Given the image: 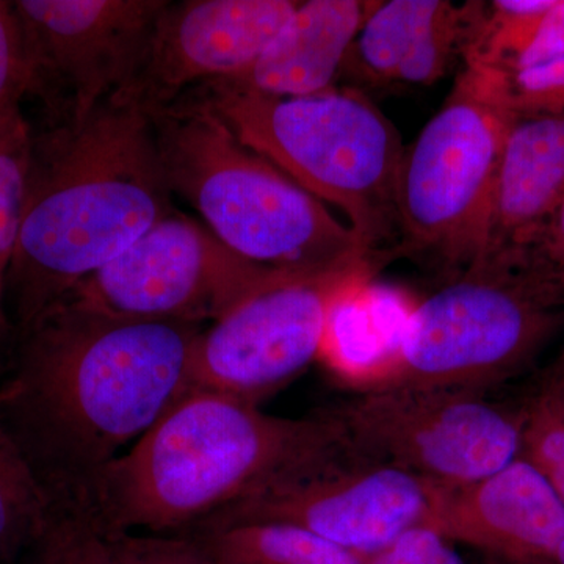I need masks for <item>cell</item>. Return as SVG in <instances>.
<instances>
[{"instance_id": "14", "label": "cell", "mask_w": 564, "mask_h": 564, "mask_svg": "<svg viewBox=\"0 0 564 564\" xmlns=\"http://www.w3.org/2000/svg\"><path fill=\"white\" fill-rule=\"evenodd\" d=\"M433 486L425 527L486 556L545 564L564 536V502L521 456L474 484Z\"/></svg>"}, {"instance_id": "32", "label": "cell", "mask_w": 564, "mask_h": 564, "mask_svg": "<svg viewBox=\"0 0 564 564\" xmlns=\"http://www.w3.org/2000/svg\"><path fill=\"white\" fill-rule=\"evenodd\" d=\"M545 564H564V536L562 538V541H560L558 545H556L551 560Z\"/></svg>"}, {"instance_id": "19", "label": "cell", "mask_w": 564, "mask_h": 564, "mask_svg": "<svg viewBox=\"0 0 564 564\" xmlns=\"http://www.w3.org/2000/svg\"><path fill=\"white\" fill-rule=\"evenodd\" d=\"M50 514V496L0 414V564L46 532Z\"/></svg>"}, {"instance_id": "31", "label": "cell", "mask_w": 564, "mask_h": 564, "mask_svg": "<svg viewBox=\"0 0 564 564\" xmlns=\"http://www.w3.org/2000/svg\"><path fill=\"white\" fill-rule=\"evenodd\" d=\"M46 564H73V563L69 562L68 556H66L65 552L62 551L61 545L55 543L54 549H52L50 558H47Z\"/></svg>"}, {"instance_id": "25", "label": "cell", "mask_w": 564, "mask_h": 564, "mask_svg": "<svg viewBox=\"0 0 564 564\" xmlns=\"http://www.w3.org/2000/svg\"><path fill=\"white\" fill-rule=\"evenodd\" d=\"M508 98L519 115L564 111V57L508 74Z\"/></svg>"}, {"instance_id": "1", "label": "cell", "mask_w": 564, "mask_h": 564, "mask_svg": "<svg viewBox=\"0 0 564 564\" xmlns=\"http://www.w3.org/2000/svg\"><path fill=\"white\" fill-rule=\"evenodd\" d=\"M150 111L109 98L32 135L9 273L21 325L62 302L172 214Z\"/></svg>"}, {"instance_id": "2", "label": "cell", "mask_w": 564, "mask_h": 564, "mask_svg": "<svg viewBox=\"0 0 564 564\" xmlns=\"http://www.w3.org/2000/svg\"><path fill=\"white\" fill-rule=\"evenodd\" d=\"M28 332L6 402L39 430L79 489L191 391L202 329L61 302Z\"/></svg>"}, {"instance_id": "23", "label": "cell", "mask_w": 564, "mask_h": 564, "mask_svg": "<svg viewBox=\"0 0 564 564\" xmlns=\"http://www.w3.org/2000/svg\"><path fill=\"white\" fill-rule=\"evenodd\" d=\"M33 95V70L13 2L0 0V117Z\"/></svg>"}, {"instance_id": "29", "label": "cell", "mask_w": 564, "mask_h": 564, "mask_svg": "<svg viewBox=\"0 0 564 564\" xmlns=\"http://www.w3.org/2000/svg\"><path fill=\"white\" fill-rule=\"evenodd\" d=\"M541 248L564 276V198L545 225L540 240Z\"/></svg>"}, {"instance_id": "24", "label": "cell", "mask_w": 564, "mask_h": 564, "mask_svg": "<svg viewBox=\"0 0 564 564\" xmlns=\"http://www.w3.org/2000/svg\"><path fill=\"white\" fill-rule=\"evenodd\" d=\"M104 538L117 564H214L193 538L143 533Z\"/></svg>"}, {"instance_id": "7", "label": "cell", "mask_w": 564, "mask_h": 564, "mask_svg": "<svg viewBox=\"0 0 564 564\" xmlns=\"http://www.w3.org/2000/svg\"><path fill=\"white\" fill-rule=\"evenodd\" d=\"M508 73L466 66L440 111L404 148L395 184L400 251L454 274L484 258L497 166L514 111Z\"/></svg>"}, {"instance_id": "12", "label": "cell", "mask_w": 564, "mask_h": 564, "mask_svg": "<svg viewBox=\"0 0 564 564\" xmlns=\"http://www.w3.org/2000/svg\"><path fill=\"white\" fill-rule=\"evenodd\" d=\"M166 0H17L33 96L80 121L129 90Z\"/></svg>"}, {"instance_id": "16", "label": "cell", "mask_w": 564, "mask_h": 564, "mask_svg": "<svg viewBox=\"0 0 564 564\" xmlns=\"http://www.w3.org/2000/svg\"><path fill=\"white\" fill-rule=\"evenodd\" d=\"M564 198V111L514 113L494 182L488 250L538 242Z\"/></svg>"}, {"instance_id": "8", "label": "cell", "mask_w": 564, "mask_h": 564, "mask_svg": "<svg viewBox=\"0 0 564 564\" xmlns=\"http://www.w3.org/2000/svg\"><path fill=\"white\" fill-rule=\"evenodd\" d=\"M432 491L417 475L352 447L337 426L328 443L270 475L203 525L281 522L369 558L425 527Z\"/></svg>"}, {"instance_id": "11", "label": "cell", "mask_w": 564, "mask_h": 564, "mask_svg": "<svg viewBox=\"0 0 564 564\" xmlns=\"http://www.w3.org/2000/svg\"><path fill=\"white\" fill-rule=\"evenodd\" d=\"M373 265L302 278L252 296L199 334L191 389L256 403L322 355L333 315Z\"/></svg>"}, {"instance_id": "13", "label": "cell", "mask_w": 564, "mask_h": 564, "mask_svg": "<svg viewBox=\"0 0 564 564\" xmlns=\"http://www.w3.org/2000/svg\"><path fill=\"white\" fill-rule=\"evenodd\" d=\"M299 6L293 0L166 2L135 79L115 98L154 113L172 106L188 88L242 73Z\"/></svg>"}, {"instance_id": "10", "label": "cell", "mask_w": 564, "mask_h": 564, "mask_svg": "<svg viewBox=\"0 0 564 564\" xmlns=\"http://www.w3.org/2000/svg\"><path fill=\"white\" fill-rule=\"evenodd\" d=\"M302 278L310 276L248 261L209 228L173 210L62 302L115 317L199 325Z\"/></svg>"}, {"instance_id": "6", "label": "cell", "mask_w": 564, "mask_h": 564, "mask_svg": "<svg viewBox=\"0 0 564 564\" xmlns=\"http://www.w3.org/2000/svg\"><path fill=\"white\" fill-rule=\"evenodd\" d=\"M181 98L206 107L248 150L344 210L375 256L399 228L395 184L404 147L393 122L361 91L336 87L274 98L206 82Z\"/></svg>"}, {"instance_id": "3", "label": "cell", "mask_w": 564, "mask_h": 564, "mask_svg": "<svg viewBox=\"0 0 564 564\" xmlns=\"http://www.w3.org/2000/svg\"><path fill=\"white\" fill-rule=\"evenodd\" d=\"M337 434L333 415L285 419L226 393L191 389L79 489L102 536L206 524Z\"/></svg>"}, {"instance_id": "5", "label": "cell", "mask_w": 564, "mask_h": 564, "mask_svg": "<svg viewBox=\"0 0 564 564\" xmlns=\"http://www.w3.org/2000/svg\"><path fill=\"white\" fill-rule=\"evenodd\" d=\"M564 325V276L540 242L488 252L415 306L367 388L491 392Z\"/></svg>"}, {"instance_id": "33", "label": "cell", "mask_w": 564, "mask_h": 564, "mask_svg": "<svg viewBox=\"0 0 564 564\" xmlns=\"http://www.w3.org/2000/svg\"><path fill=\"white\" fill-rule=\"evenodd\" d=\"M481 564H532V563L511 562V560L496 558V556L484 555V563H481Z\"/></svg>"}, {"instance_id": "21", "label": "cell", "mask_w": 564, "mask_h": 564, "mask_svg": "<svg viewBox=\"0 0 564 564\" xmlns=\"http://www.w3.org/2000/svg\"><path fill=\"white\" fill-rule=\"evenodd\" d=\"M477 2L451 6L426 29L404 58L397 84L432 85L451 68L456 54H464L469 41Z\"/></svg>"}, {"instance_id": "18", "label": "cell", "mask_w": 564, "mask_h": 564, "mask_svg": "<svg viewBox=\"0 0 564 564\" xmlns=\"http://www.w3.org/2000/svg\"><path fill=\"white\" fill-rule=\"evenodd\" d=\"M448 6L447 0L372 2L344 69L366 84H392L414 44Z\"/></svg>"}, {"instance_id": "9", "label": "cell", "mask_w": 564, "mask_h": 564, "mask_svg": "<svg viewBox=\"0 0 564 564\" xmlns=\"http://www.w3.org/2000/svg\"><path fill=\"white\" fill-rule=\"evenodd\" d=\"M329 413L352 447L441 488L499 473L524 447V410L489 392L378 386Z\"/></svg>"}, {"instance_id": "28", "label": "cell", "mask_w": 564, "mask_h": 564, "mask_svg": "<svg viewBox=\"0 0 564 564\" xmlns=\"http://www.w3.org/2000/svg\"><path fill=\"white\" fill-rule=\"evenodd\" d=\"M55 543L73 564H117L106 538L87 521L63 530Z\"/></svg>"}, {"instance_id": "15", "label": "cell", "mask_w": 564, "mask_h": 564, "mask_svg": "<svg viewBox=\"0 0 564 564\" xmlns=\"http://www.w3.org/2000/svg\"><path fill=\"white\" fill-rule=\"evenodd\" d=\"M370 7L372 2L361 0L300 2L291 20L247 69L212 82L274 98L332 91Z\"/></svg>"}, {"instance_id": "4", "label": "cell", "mask_w": 564, "mask_h": 564, "mask_svg": "<svg viewBox=\"0 0 564 564\" xmlns=\"http://www.w3.org/2000/svg\"><path fill=\"white\" fill-rule=\"evenodd\" d=\"M163 176L223 243L267 269L317 276L372 265L350 226L248 150L206 107L180 98L154 111Z\"/></svg>"}, {"instance_id": "17", "label": "cell", "mask_w": 564, "mask_h": 564, "mask_svg": "<svg viewBox=\"0 0 564 564\" xmlns=\"http://www.w3.org/2000/svg\"><path fill=\"white\" fill-rule=\"evenodd\" d=\"M193 540L214 564H366L367 560L281 522L204 527Z\"/></svg>"}, {"instance_id": "30", "label": "cell", "mask_w": 564, "mask_h": 564, "mask_svg": "<svg viewBox=\"0 0 564 564\" xmlns=\"http://www.w3.org/2000/svg\"><path fill=\"white\" fill-rule=\"evenodd\" d=\"M538 399L564 417V351L549 370Z\"/></svg>"}, {"instance_id": "20", "label": "cell", "mask_w": 564, "mask_h": 564, "mask_svg": "<svg viewBox=\"0 0 564 564\" xmlns=\"http://www.w3.org/2000/svg\"><path fill=\"white\" fill-rule=\"evenodd\" d=\"M32 135L21 107L0 117V337L9 332L7 285L20 234Z\"/></svg>"}, {"instance_id": "22", "label": "cell", "mask_w": 564, "mask_h": 564, "mask_svg": "<svg viewBox=\"0 0 564 564\" xmlns=\"http://www.w3.org/2000/svg\"><path fill=\"white\" fill-rule=\"evenodd\" d=\"M522 456L544 475L564 502V417L538 397L524 408Z\"/></svg>"}, {"instance_id": "27", "label": "cell", "mask_w": 564, "mask_h": 564, "mask_svg": "<svg viewBox=\"0 0 564 564\" xmlns=\"http://www.w3.org/2000/svg\"><path fill=\"white\" fill-rule=\"evenodd\" d=\"M564 57V0H555L525 51L516 58L508 74L519 73Z\"/></svg>"}, {"instance_id": "26", "label": "cell", "mask_w": 564, "mask_h": 564, "mask_svg": "<svg viewBox=\"0 0 564 564\" xmlns=\"http://www.w3.org/2000/svg\"><path fill=\"white\" fill-rule=\"evenodd\" d=\"M366 564H466L451 541L429 527H415Z\"/></svg>"}]
</instances>
